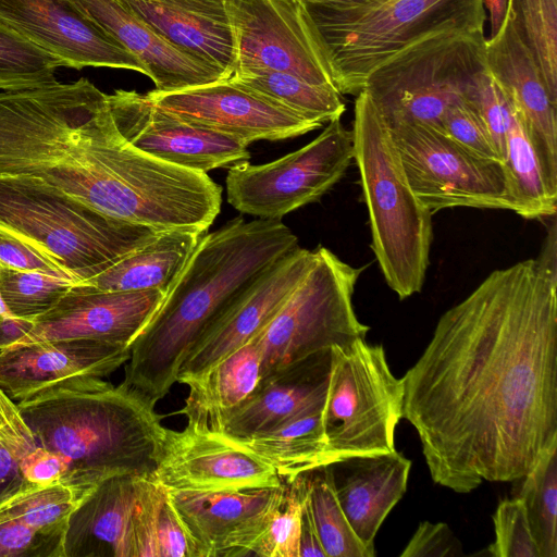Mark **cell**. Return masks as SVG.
Masks as SVG:
<instances>
[{"label":"cell","mask_w":557,"mask_h":557,"mask_svg":"<svg viewBox=\"0 0 557 557\" xmlns=\"http://www.w3.org/2000/svg\"><path fill=\"white\" fill-rule=\"evenodd\" d=\"M556 292L534 259L491 272L401 377L435 483L465 494L518 481L557 443Z\"/></svg>","instance_id":"obj_1"},{"label":"cell","mask_w":557,"mask_h":557,"mask_svg":"<svg viewBox=\"0 0 557 557\" xmlns=\"http://www.w3.org/2000/svg\"><path fill=\"white\" fill-rule=\"evenodd\" d=\"M281 220L236 216L205 233L131 345L122 383L156 405L195 341L273 263L298 247Z\"/></svg>","instance_id":"obj_2"},{"label":"cell","mask_w":557,"mask_h":557,"mask_svg":"<svg viewBox=\"0 0 557 557\" xmlns=\"http://www.w3.org/2000/svg\"><path fill=\"white\" fill-rule=\"evenodd\" d=\"M154 406L101 377L75 379L16 403L35 445L65 461L62 482L83 488L117 474L152 479L166 433Z\"/></svg>","instance_id":"obj_3"},{"label":"cell","mask_w":557,"mask_h":557,"mask_svg":"<svg viewBox=\"0 0 557 557\" xmlns=\"http://www.w3.org/2000/svg\"><path fill=\"white\" fill-rule=\"evenodd\" d=\"M351 134L371 247L387 285L403 300L424 284L432 213L412 190L389 129L364 90L356 96Z\"/></svg>","instance_id":"obj_4"},{"label":"cell","mask_w":557,"mask_h":557,"mask_svg":"<svg viewBox=\"0 0 557 557\" xmlns=\"http://www.w3.org/2000/svg\"><path fill=\"white\" fill-rule=\"evenodd\" d=\"M341 95L357 96L376 66L408 46L450 30H483V0H379L359 8L306 4Z\"/></svg>","instance_id":"obj_5"},{"label":"cell","mask_w":557,"mask_h":557,"mask_svg":"<svg viewBox=\"0 0 557 557\" xmlns=\"http://www.w3.org/2000/svg\"><path fill=\"white\" fill-rule=\"evenodd\" d=\"M0 224L48 251L76 283L162 232L109 218L37 178L14 174H0Z\"/></svg>","instance_id":"obj_6"},{"label":"cell","mask_w":557,"mask_h":557,"mask_svg":"<svg viewBox=\"0 0 557 557\" xmlns=\"http://www.w3.org/2000/svg\"><path fill=\"white\" fill-rule=\"evenodd\" d=\"M483 30H450L417 41L376 66L363 88L387 126L420 122L443 131L446 109L487 70Z\"/></svg>","instance_id":"obj_7"},{"label":"cell","mask_w":557,"mask_h":557,"mask_svg":"<svg viewBox=\"0 0 557 557\" xmlns=\"http://www.w3.org/2000/svg\"><path fill=\"white\" fill-rule=\"evenodd\" d=\"M404 383L381 345L356 338L331 348L322 424L331 463L343 458L395 450L403 418Z\"/></svg>","instance_id":"obj_8"},{"label":"cell","mask_w":557,"mask_h":557,"mask_svg":"<svg viewBox=\"0 0 557 557\" xmlns=\"http://www.w3.org/2000/svg\"><path fill=\"white\" fill-rule=\"evenodd\" d=\"M315 255L308 273L256 336L261 379L315 352L364 338L369 331L352 306L363 268L346 263L323 246Z\"/></svg>","instance_id":"obj_9"},{"label":"cell","mask_w":557,"mask_h":557,"mask_svg":"<svg viewBox=\"0 0 557 557\" xmlns=\"http://www.w3.org/2000/svg\"><path fill=\"white\" fill-rule=\"evenodd\" d=\"M387 127L412 190L432 214L458 207L513 211L502 162L474 156L425 123Z\"/></svg>","instance_id":"obj_10"},{"label":"cell","mask_w":557,"mask_h":557,"mask_svg":"<svg viewBox=\"0 0 557 557\" xmlns=\"http://www.w3.org/2000/svg\"><path fill=\"white\" fill-rule=\"evenodd\" d=\"M354 161L351 131L341 119L302 148L274 161L232 165L226 176L227 202L257 219L281 220L318 201Z\"/></svg>","instance_id":"obj_11"},{"label":"cell","mask_w":557,"mask_h":557,"mask_svg":"<svg viewBox=\"0 0 557 557\" xmlns=\"http://www.w3.org/2000/svg\"><path fill=\"white\" fill-rule=\"evenodd\" d=\"M230 16L236 46L231 77L282 72L337 90L324 40L302 0H230Z\"/></svg>","instance_id":"obj_12"},{"label":"cell","mask_w":557,"mask_h":557,"mask_svg":"<svg viewBox=\"0 0 557 557\" xmlns=\"http://www.w3.org/2000/svg\"><path fill=\"white\" fill-rule=\"evenodd\" d=\"M146 95L159 109L247 146L256 140L298 137L322 126L231 78Z\"/></svg>","instance_id":"obj_13"},{"label":"cell","mask_w":557,"mask_h":557,"mask_svg":"<svg viewBox=\"0 0 557 557\" xmlns=\"http://www.w3.org/2000/svg\"><path fill=\"white\" fill-rule=\"evenodd\" d=\"M108 98L121 135L157 159L202 173L250 159L246 144L183 121L156 107L147 95L116 89Z\"/></svg>","instance_id":"obj_14"},{"label":"cell","mask_w":557,"mask_h":557,"mask_svg":"<svg viewBox=\"0 0 557 557\" xmlns=\"http://www.w3.org/2000/svg\"><path fill=\"white\" fill-rule=\"evenodd\" d=\"M152 480L168 490L221 492L275 487V469L231 437L189 424L166 429Z\"/></svg>","instance_id":"obj_15"},{"label":"cell","mask_w":557,"mask_h":557,"mask_svg":"<svg viewBox=\"0 0 557 557\" xmlns=\"http://www.w3.org/2000/svg\"><path fill=\"white\" fill-rule=\"evenodd\" d=\"M315 249L296 247L267 271L195 341L176 382L199 376L253 339L275 317L315 260Z\"/></svg>","instance_id":"obj_16"},{"label":"cell","mask_w":557,"mask_h":557,"mask_svg":"<svg viewBox=\"0 0 557 557\" xmlns=\"http://www.w3.org/2000/svg\"><path fill=\"white\" fill-rule=\"evenodd\" d=\"M0 20L62 66L124 69L149 77L133 53L71 0H0Z\"/></svg>","instance_id":"obj_17"},{"label":"cell","mask_w":557,"mask_h":557,"mask_svg":"<svg viewBox=\"0 0 557 557\" xmlns=\"http://www.w3.org/2000/svg\"><path fill=\"white\" fill-rule=\"evenodd\" d=\"M275 487L195 492L168 490L198 557L247 556L265 531L283 495Z\"/></svg>","instance_id":"obj_18"},{"label":"cell","mask_w":557,"mask_h":557,"mask_svg":"<svg viewBox=\"0 0 557 557\" xmlns=\"http://www.w3.org/2000/svg\"><path fill=\"white\" fill-rule=\"evenodd\" d=\"M164 295L158 289L102 292L74 285L13 345L84 338L131 347Z\"/></svg>","instance_id":"obj_19"},{"label":"cell","mask_w":557,"mask_h":557,"mask_svg":"<svg viewBox=\"0 0 557 557\" xmlns=\"http://www.w3.org/2000/svg\"><path fill=\"white\" fill-rule=\"evenodd\" d=\"M129 356L128 346L84 338L12 345L0 350V388L16 404L75 379H103Z\"/></svg>","instance_id":"obj_20"},{"label":"cell","mask_w":557,"mask_h":557,"mask_svg":"<svg viewBox=\"0 0 557 557\" xmlns=\"http://www.w3.org/2000/svg\"><path fill=\"white\" fill-rule=\"evenodd\" d=\"M486 67L519 112L548 186L557 193V103L507 16L485 41Z\"/></svg>","instance_id":"obj_21"},{"label":"cell","mask_w":557,"mask_h":557,"mask_svg":"<svg viewBox=\"0 0 557 557\" xmlns=\"http://www.w3.org/2000/svg\"><path fill=\"white\" fill-rule=\"evenodd\" d=\"M174 47L228 79L236 67L230 0H121Z\"/></svg>","instance_id":"obj_22"},{"label":"cell","mask_w":557,"mask_h":557,"mask_svg":"<svg viewBox=\"0 0 557 557\" xmlns=\"http://www.w3.org/2000/svg\"><path fill=\"white\" fill-rule=\"evenodd\" d=\"M330 369L327 349L262 377L253 393L222 418L218 433L235 438L252 436L306 409L324 405Z\"/></svg>","instance_id":"obj_23"},{"label":"cell","mask_w":557,"mask_h":557,"mask_svg":"<svg viewBox=\"0 0 557 557\" xmlns=\"http://www.w3.org/2000/svg\"><path fill=\"white\" fill-rule=\"evenodd\" d=\"M71 1L147 67L154 90L177 91L225 79L174 47L121 0Z\"/></svg>","instance_id":"obj_24"},{"label":"cell","mask_w":557,"mask_h":557,"mask_svg":"<svg viewBox=\"0 0 557 557\" xmlns=\"http://www.w3.org/2000/svg\"><path fill=\"white\" fill-rule=\"evenodd\" d=\"M144 478L117 474L99 482L69 518L63 557H134V516Z\"/></svg>","instance_id":"obj_25"},{"label":"cell","mask_w":557,"mask_h":557,"mask_svg":"<svg viewBox=\"0 0 557 557\" xmlns=\"http://www.w3.org/2000/svg\"><path fill=\"white\" fill-rule=\"evenodd\" d=\"M329 467L336 497L352 531L374 550L380 527L406 492L411 461L395 449L343 458Z\"/></svg>","instance_id":"obj_26"},{"label":"cell","mask_w":557,"mask_h":557,"mask_svg":"<svg viewBox=\"0 0 557 557\" xmlns=\"http://www.w3.org/2000/svg\"><path fill=\"white\" fill-rule=\"evenodd\" d=\"M203 234L187 230L162 231L147 244L75 286L102 292L158 289L166 294Z\"/></svg>","instance_id":"obj_27"},{"label":"cell","mask_w":557,"mask_h":557,"mask_svg":"<svg viewBox=\"0 0 557 557\" xmlns=\"http://www.w3.org/2000/svg\"><path fill=\"white\" fill-rule=\"evenodd\" d=\"M261 380V354L256 337L211 367L187 380L189 394L180 411L187 424L218 432L224 416L240 406Z\"/></svg>","instance_id":"obj_28"},{"label":"cell","mask_w":557,"mask_h":557,"mask_svg":"<svg viewBox=\"0 0 557 557\" xmlns=\"http://www.w3.org/2000/svg\"><path fill=\"white\" fill-rule=\"evenodd\" d=\"M323 406L306 409L280 425L235 443L270 463L282 480L331 463L322 424Z\"/></svg>","instance_id":"obj_29"},{"label":"cell","mask_w":557,"mask_h":557,"mask_svg":"<svg viewBox=\"0 0 557 557\" xmlns=\"http://www.w3.org/2000/svg\"><path fill=\"white\" fill-rule=\"evenodd\" d=\"M503 164L516 214L529 220L556 214L557 193L547 184L523 121L515 107L507 138V156Z\"/></svg>","instance_id":"obj_30"},{"label":"cell","mask_w":557,"mask_h":557,"mask_svg":"<svg viewBox=\"0 0 557 557\" xmlns=\"http://www.w3.org/2000/svg\"><path fill=\"white\" fill-rule=\"evenodd\" d=\"M305 502L326 557H373L352 531L336 497L329 465L307 473Z\"/></svg>","instance_id":"obj_31"},{"label":"cell","mask_w":557,"mask_h":557,"mask_svg":"<svg viewBox=\"0 0 557 557\" xmlns=\"http://www.w3.org/2000/svg\"><path fill=\"white\" fill-rule=\"evenodd\" d=\"M230 78L321 125L341 119L346 109L343 95L336 89L292 74L263 72Z\"/></svg>","instance_id":"obj_32"},{"label":"cell","mask_w":557,"mask_h":557,"mask_svg":"<svg viewBox=\"0 0 557 557\" xmlns=\"http://www.w3.org/2000/svg\"><path fill=\"white\" fill-rule=\"evenodd\" d=\"M506 16L557 103V0H508Z\"/></svg>","instance_id":"obj_33"},{"label":"cell","mask_w":557,"mask_h":557,"mask_svg":"<svg viewBox=\"0 0 557 557\" xmlns=\"http://www.w3.org/2000/svg\"><path fill=\"white\" fill-rule=\"evenodd\" d=\"M94 487L63 482L29 484L0 500V522L16 520L42 531L64 534L71 513Z\"/></svg>","instance_id":"obj_34"},{"label":"cell","mask_w":557,"mask_h":557,"mask_svg":"<svg viewBox=\"0 0 557 557\" xmlns=\"http://www.w3.org/2000/svg\"><path fill=\"white\" fill-rule=\"evenodd\" d=\"M519 493L540 557H557V443L522 478Z\"/></svg>","instance_id":"obj_35"},{"label":"cell","mask_w":557,"mask_h":557,"mask_svg":"<svg viewBox=\"0 0 557 557\" xmlns=\"http://www.w3.org/2000/svg\"><path fill=\"white\" fill-rule=\"evenodd\" d=\"M74 278L44 271L0 267V293L13 317L35 320L54 307L74 286Z\"/></svg>","instance_id":"obj_36"},{"label":"cell","mask_w":557,"mask_h":557,"mask_svg":"<svg viewBox=\"0 0 557 557\" xmlns=\"http://www.w3.org/2000/svg\"><path fill=\"white\" fill-rule=\"evenodd\" d=\"M61 62L0 20V90L40 87L57 82Z\"/></svg>","instance_id":"obj_37"},{"label":"cell","mask_w":557,"mask_h":557,"mask_svg":"<svg viewBox=\"0 0 557 557\" xmlns=\"http://www.w3.org/2000/svg\"><path fill=\"white\" fill-rule=\"evenodd\" d=\"M308 473V472H307ZM307 473L283 480L284 495L272 518L250 550L261 557H299L301 517L307 487Z\"/></svg>","instance_id":"obj_38"},{"label":"cell","mask_w":557,"mask_h":557,"mask_svg":"<svg viewBox=\"0 0 557 557\" xmlns=\"http://www.w3.org/2000/svg\"><path fill=\"white\" fill-rule=\"evenodd\" d=\"M465 99L483 120L502 163L507 156V138L513 116V106L498 83L486 70L480 74Z\"/></svg>","instance_id":"obj_39"},{"label":"cell","mask_w":557,"mask_h":557,"mask_svg":"<svg viewBox=\"0 0 557 557\" xmlns=\"http://www.w3.org/2000/svg\"><path fill=\"white\" fill-rule=\"evenodd\" d=\"M495 540L487 547L493 557H540L525 508L519 497L504 499L493 515Z\"/></svg>","instance_id":"obj_40"},{"label":"cell","mask_w":557,"mask_h":557,"mask_svg":"<svg viewBox=\"0 0 557 557\" xmlns=\"http://www.w3.org/2000/svg\"><path fill=\"white\" fill-rule=\"evenodd\" d=\"M442 128L448 137L474 156L500 162L483 120L466 99L457 100L446 109Z\"/></svg>","instance_id":"obj_41"},{"label":"cell","mask_w":557,"mask_h":557,"mask_svg":"<svg viewBox=\"0 0 557 557\" xmlns=\"http://www.w3.org/2000/svg\"><path fill=\"white\" fill-rule=\"evenodd\" d=\"M64 534L16 520L0 522V557H63Z\"/></svg>","instance_id":"obj_42"},{"label":"cell","mask_w":557,"mask_h":557,"mask_svg":"<svg viewBox=\"0 0 557 557\" xmlns=\"http://www.w3.org/2000/svg\"><path fill=\"white\" fill-rule=\"evenodd\" d=\"M0 267L18 271H44L74 278L48 251L25 235L2 224H0Z\"/></svg>","instance_id":"obj_43"},{"label":"cell","mask_w":557,"mask_h":557,"mask_svg":"<svg viewBox=\"0 0 557 557\" xmlns=\"http://www.w3.org/2000/svg\"><path fill=\"white\" fill-rule=\"evenodd\" d=\"M165 495L164 486L151 478H144L134 516V557H158L156 523Z\"/></svg>","instance_id":"obj_44"},{"label":"cell","mask_w":557,"mask_h":557,"mask_svg":"<svg viewBox=\"0 0 557 557\" xmlns=\"http://www.w3.org/2000/svg\"><path fill=\"white\" fill-rule=\"evenodd\" d=\"M401 557L463 556L462 544L444 522L422 521L400 553Z\"/></svg>","instance_id":"obj_45"},{"label":"cell","mask_w":557,"mask_h":557,"mask_svg":"<svg viewBox=\"0 0 557 557\" xmlns=\"http://www.w3.org/2000/svg\"><path fill=\"white\" fill-rule=\"evenodd\" d=\"M158 557H198L195 544L166 495L160 504L156 523Z\"/></svg>","instance_id":"obj_46"},{"label":"cell","mask_w":557,"mask_h":557,"mask_svg":"<svg viewBox=\"0 0 557 557\" xmlns=\"http://www.w3.org/2000/svg\"><path fill=\"white\" fill-rule=\"evenodd\" d=\"M35 444L0 440V500L28 486L22 470V459Z\"/></svg>","instance_id":"obj_47"},{"label":"cell","mask_w":557,"mask_h":557,"mask_svg":"<svg viewBox=\"0 0 557 557\" xmlns=\"http://www.w3.org/2000/svg\"><path fill=\"white\" fill-rule=\"evenodd\" d=\"M21 466L26 481L35 485L62 482L67 472V466L59 455L39 446L22 459Z\"/></svg>","instance_id":"obj_48"},{"label":"cell","mask_w":557,"mask_h":557,"mask_svg":"<svg viewBox=\"0 0 557 557\" xmlns=\"http://www.w3.org/2000/svg\"><path fill=\"white\" fill-rule=\"evenodd\" d=\"M0 440L35 444L16 404L0 388Z\"/></svg>","instance_id":"obj_49"},{"label":"cell","mask_w":557,"mask_h":557,"mask_svg":"<svg viewBox=\"0 0 557 557\" xmlns=\"http://www.w3.org/2000/svg\"><path fill=\"white\" fill-rule=\"evenodd\" d=\"M555 216L556 214L553 215V221L548 228L539 259H534V261L543 275L557 283V232Z\"/></svg>","instance_id":"obj_50"},{"label":"cell","mask_w":557,"mask_h":557,"mask_svg":"<svg viewBox=\"0 0 557 557\" xmlns=\"http://www.w3.org/2000/svg\"><path fill=\"white\" fill-rule=\"evenodd\" d=\"M306 496V495H305ZM299 557H326L312 519L308 511L306 502H304L301 531L299 537Z\"/></svg>","instance_id":"obj_51"},{"label":"cell","mask_w":557,"mask_h":557,"mask_svg":"<svg viewBox=\"0 0 557 557\" xmlns=\"http://www.w3.org/2000/svg\"><path fill=\"white\" fill-rule=\"evenodd\" d=\"M34 321L13 315L0 318V350L20 341L33 327Z\"/></svg>","instance_id":"obj_52"},{"label":"cell","mask_w":557,"mask_h":557,"mask_svg":"<svg viewBox=\"0 0 557 557\" xmlns=\"http://www.w3.org/2000/svg\"><path fill=\"white\" fill-rule=\"evenodd\" d=\"M483 7L488 12L490 37H494L506 20L508 0H483Z\"/></svg>","instance_id":"obj_53"},{"label":"cell","mask_w":557,"mask_h":557,"mask_svg":"<svg viewBox=\"0 0 557 557\" xmlns=\"http://www.w3.org/2000/svg\"><path fill=\"white\" fill-rule=\"evenodd\" d=\"M305 4H321L334 8H359L372 4L379 0H302Z\"/></svg>","instance_id":"obj_54"},{"label":"cell","mask_w":557,"mask_h":557,"mask_svg":"<svg viewBox=\"0 0 557 557\" xmlns=\"http://www.w3.org/2000/svg\"><path fill=\"white\" fill-rule=\"evenodd\" d=\"M8 315H12V314L9 312L4 301L2 299L1 293H0V318L8 317Z\"/></svg>","instance_id":"obj_55"}]
</instances>
